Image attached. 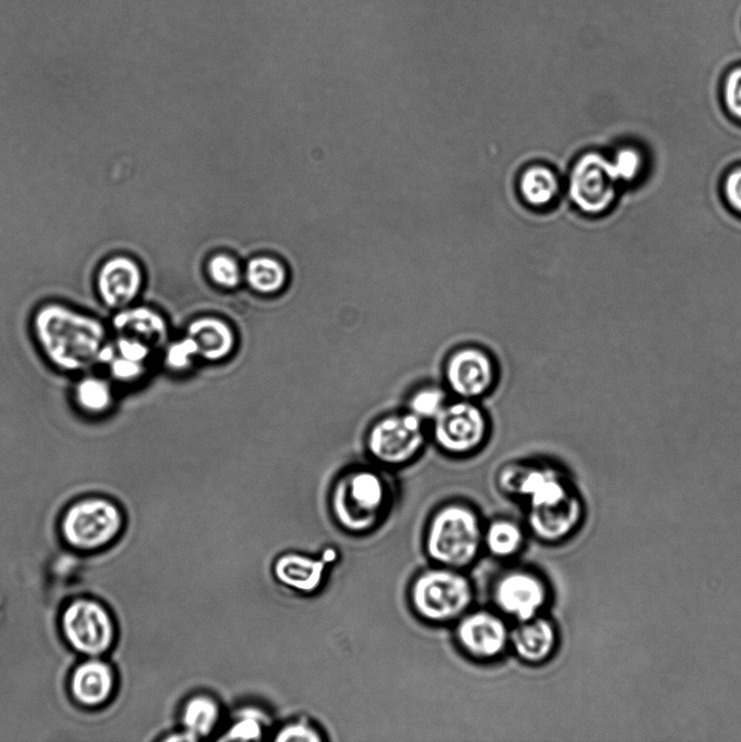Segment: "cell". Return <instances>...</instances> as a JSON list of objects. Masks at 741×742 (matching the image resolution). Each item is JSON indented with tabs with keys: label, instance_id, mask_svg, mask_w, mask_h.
I'll return each mask as SVG.
<instances>
[{
	"label": "cell",
	"instance_id": "20",
	"mask_svg": "<svg viewBox=\"0 0 741 742\" xmlns=\"http://www.w3.org/2000/svg\"><path fill=\"white\" fill-rule=\"evenodd\" d=\"M519 192L532 207H545L556 198L560 183L556 174L545 165H531L519 177Z\"/></svg>",
	"mask_w": 741,
	"mask_h": 742
},
{
	"label": "cell",
	"instance_id": "29",
	"mask_svg": "<svg viewBox=\"0 0 741 742\" xmlns=\"http://www.w3.org/2000/svg\"><path fill=\"white\" fill-rule=\"evenodd\" d=\"M613 161L621 183L633 181L641 174L644 165L642 153L635 147L620 148L615 153Z\"/></svg>",
	"mask_w": 741,
	"mask_h": 742
},
{
	"label": "cell",
	"instance_id": "14",
	"mask_svg": "<svg viewBox=\"0 0 741 742\" xmlns=\"http://www.w3.org/2000/svg\"><path fill=\"white\" fill-rule=\"evenodd\" d=\"M582 516V501L572 491L556 502L530 507L528 519L535 535L547 541H555L572 533Z\"/></svg>",
	"mask_w": 741,
	"mask_h": 742
},
{
	"label": "cell",
	"instance_id": "2",
	"mask_svg": "<svg viewBox=\"0 0 741 742\" xmlns=\"http://www.w3.org/2000/svg\"><path fill=\"white\" fill-rule=\"evenodd\" d=\"M482 541L479 519L469 507L450 504L432 517L427 531L429 556L450 568L468 565L477 556Z\"/></svg>",
	"mask_w": 741,
	"mask_h": 742
},
{
	"label": "cell",
	"instance_id": "24",
	"mask_svg": "<svg viewBox=\"0 0 741 742\" xmlns=\"http://www.w3.org/2000/svg\"><path fill=\"white\" fill-rule=\"evenodd\" d=\"M447 403V393L442 389L434 386L424 387L411 395L409 412L423 422L434 420Z\"/></svg>",
	"mask_w": 741,
	"mask_h": 742
},
{
	"label": "cell",
	"instance_id": "5",
	"mask_svg": "<svg viewBox=\"0 0 741 742\" xmlns=\"http://www.w3.org/2000/svg\"><path fill=\"white\" fill-rule=\"evenodd\" d=\"M619 183L621 180L613 159L598 152H587L570 171L568 191L580 211L595 215L613 204Z\"/></svg>",
	"mask_w": 741,
	"mask_h": 742
},
{
	"label": "cell",
	"instance_id": "11",
	"mask_svg": "<svg viewBox=\"0 0 741 742\" xmlns=\"http://www.w3.org/2000/svg\"><path fill=\"white\" fill-rule=\"evenodd\" d=\"M444 377L452 392L472 400L489 391L495 379V368L492 359L483 350L466 347L450 355Z\"/></svg>",
	"mask_w": 741,
	"mask_h": 742
},
{
	"label": "cell",
	"instance_id": "22",
	"mask_svg": "<svg viewBox=\"0 0 741 742\" xmlns=\"http://www.w3.org/2000/svg\"><path fill=\"white\" fill-rule=\"evenodd\" d=\"M246 277L254 290L262 293H272L278 291L284 286L286 272L276 260L261 256L249 262Z\"/></svg>",
	"mask_w": 741,
	"mask_h": 742
},
{
	"label": "cell",
	"instance_id": "9",
	"mask_svg": "<svg viewBox=\"0 0 741 742\" xmlns=\"http://www.w3.org/2000/svg\"><path fill=\"white\" fill-rule=\"evenodd\" d=\"M387 490L382 479L370 470H360L343 480L336 492V510L351 528L370 526L381 513Z\"/></svg>",
	"mask_w": 741,
	"mask_h": 742
},
{
	"label": "cell",
	"instance_id": "33",
	"mask_svg": "<svg viewBox=\"0 0 741 742\" xmlns=\"http://www.w3.org/2000/svg\"><path fill=\"white\" fill-rule=\"evenodd\" d=\"M229 734L233 740H255L260 735V726L252 719H244L237 724Z\"/></svg>",
	"mask_w": 741,
	"mask_h": 742
},
{
	"label": "cell",
	"instance_id": "13",
	"mask_svg": "<svg viewBox=\"0 0 741 742\" xmlns=\"http://www.w3.org/2000/svg\"><path fill=\"white\" fill-rule=\"evenodd\" d=\"M461 646L472 656L490 658L499 655L510 640L504 621L488 611L464 616L456 627Z\"/></svg>",
	"mask_w": 741,
	"mask_h": 742
},
{
	"label": "cell",
	"instance_id": "7",
	"mask_svg": "<svg viewBox=\"0 0 741 742\" xmlns=\"http://www.w3.org/2000/svg\"><path fill=\"white\" fill-rule=\"evenodd\" d=\"M483 412L470 400L448 402L434 419L437 444L451 454H467L476 450L487 436Z\"/></svg>",
	"mask_w": 741,
	"mask_h": 742
},
{
	"label": "cell",
	"instance_id": "26",
	"mask_svg": "<svg viewBox=\"0 0 741 742\" xmlns=\"http://www.w3.org/2000/svg\"><path fill=\"white\" fill-rule=\"evenodd\" d=\"M108 376L116 386H130L138 382L146 374L147 363L122 357L114 353L105 364Z\"/></svg>",
	"mask_w": 741,
	"mask_h": 742
},
{
	"label": "cell",
	"instance_id": "10",
	"mask_svg": "<svg viewBox=\"0 0 741 742\" xmlns=\"http://www.w3.org/2000/svg\"><path fill=\"white\" fill-rule=\"evenodd\" d=\"M143 286V272L136 259L127 253L108 255L93 276L96 294L102 305L113 312L135 303Z\"/></svg>",
	"mask_w": 741,
	"mask_h": 742
},
{
	"label": "cell",
	"instance_id": "1",
	"mask_svg": "<svg viewBox=\"0 0 741 742\" xmlns=\"http://www.w3.org/2000/svg\"><path fill=\"white\" fill-rule=\"evenodd\" d=\"M30 334L43 360L64 374L79 375L102 366L112 335L97 315L50 300L35 307Z\"/></svg>",
	"mask_w": 741,
	"mask_h": 742
},
{
	"label": "cell",
	"instance_id": "18",
	"mask_svg": "<svg viewBox=\"0 0 741 742\" xmlns=\"http://www.w3.org/2000/svg\"><path fill=\"white\" fill-rule=\"evenodd\" d=\"M515 653L524 661L538 663L553 651L556 633L553 625L544 618L535 617L522 624L510 633Z\"/></svg>",
	"mask_w": 741,
	"mask_h": 742
},
{
	"label": "cell",
	"instance_id": "32",
	"mask_svg": "<svg viewBox=\"0 0 741 742\" xmlns=\"http://www.w3.org/2000/svg\"><path fill=\"white\" fill-rule=\"evenodd\" d=\"M723 191L729 206L741 214V166L732 168L725 176Z\"/></svg>",
	"mask_w": 741,
	"mask_h": 742
},
{
	"label": "cell",
	"instance_id": "28",
	"mask_svg": "<svg viewBox=\"0 0 741 742\" xmlns=\"http://www.w3.org/2000/svg\"><path fill=\"white\" fill-rule=\"evenodd\" d=\"M112 345L115 354L142 363H147L153 351L146 341L122 334H113Z\"/></svg>",
	"mask_w": 741,
	"mask_h": 742
},
{
	"label": "cell",
	"instance_id": "21",
	"mask_svg": "<svg viewBox=\"0 0 741 742\" xmlns=\"http://www.w3.org/2000/svg\"><path fill=\"white\" fill-rule=\"evenodd\" d=\"M334 558L332 550H328L325 561L321 562L300 556H286L277 563V576L292 587L309 591L318 584L325 563Z\"/></svg>",
	"mask_w": 741,
	"mask_h": 742
},
{
	"label": "cell",
	"instance_id": "6",
	"mask_svg": "<svg viewBox=\"0 0 741 742\" xmlns=\"http://www.w3.org/2000/svg\"><path fill=\"white\" fill-rule=\"evenodd\" d=\"M61 626L70 645L87 655L105 652L114 638V625L100 603L79 599L70 603L62 614Z\"/></svg>",
	"mask_w": 741,
	"mask_h": 742
},
{
	"label": "cell",
	"instance_id": "19",
	"mask_svg": "<svg viewBox=\"0 0 741 742\" xmlns=\"http://www.w3.org/2000/svg\"><path fill=\"white\" fill-rule=\"evenodd\" d=\"M196 345L198 355L210 361H216L229 354L234 347V335L222 320L213 317H202L192 322L187 330Z\"/></svg>",
	"mask_w": 741,
	"mask_h": 742
},
{
	"label": "cell",
	"instance_id": "25",
	"mask_svg": "<svg viewBox=\"0 0 741 742\" xmlns=\"http://www.w3.org/2000/svg\"><path fill=\"white\" fill-rule=\"evenodd\" d=\"M218 718V708L208 697H196L190 701L185 710L186 725L198 734H208Z\"/></svg>",
	"mask_w": 741,
	"mask_h": 742
},
{
	"label": "cell",
	"instance_id": "30",
	"mask_svg": "<svg viewBox=\"0 0 741 742\" xmlns=\"http://www.w3.org/2000/svg\"><path fill=\"white\" fill-rule=\"evenodd\" d=\"M723 100L729 114L741 122V65L727 72L723 81Z\"/></svg>",
	"mask_w": 741,
	"mask_h": 742
},
{
	"label": "cell",
	"instance_id": "16",
	"mask_svg": "<svg viewBox=\"0 0 741 742\" xmlns=\"http://www.w3.org/2000/svg\"><path fill=\"white\" fill-rule=\"evenodd\" d=\"M113 334L139 338L153 349L166 340V323L161 314L147 305L131 304L113 312L110 323Z\"/></svg>",
	"mask_w": 741,
	"mask_h": 742
},
{
	"label": "cell",
	"instance_id": "23",
	"mask_svg": "<svg viewBox=\"0 0 741 742\" xmlns=\"http://www.w3.org/2000/svg\"><path fill=\"white\" fill-rule=\"evenodd\" d=\"M524 535L513 521L499 519L487 529L485 542L489 551L500 557L515 554L522 546Z\"/></svg>",
	"mask_w": 741,
	"mask_h": 742
},
{
	"label": "cell",
	"instance_id": "4",
	"mask_svg": "<svg viewBox=\"0 0 741 742\" xmlns=\"http://www.w3.org/2000/svg\"><path fill=\"white\" fill-rule=\"evenodd\" d=\"M472 599L468 579L450 567L422 573L411 588L413 607L430 621H449L461 616Z\"/></svg>",
	"mask_w": 741,
	"mask_h": 742
},
{
	"label": "cell",
	"instance_id": "34",
	"mask_svg": "<svg viewBox=\"0 0 741 742\" xmlns=\"http://www.w3.org/2000/svg\"><path fill=\"white\" fill-rule=\"evenodd\" d=\"M277 740H281V741H286V740L315 741V740H319V738L314 734V731H312L307 727L299 724L297 726H290V727L286 728L284 731H281V733L277 738Z\"/></svg>",
	"mask_w": 741,
	"mask_h": 742
},
{
	"label": "cell",
	"instance_id": "3",
	"mask_svg": "<svg viewBox=\"0 0 741 742\" xmlns=\"http://www.w3.org/2000/svg\"><path fill=\"white\" fill-rule=\"evenodd\" d=\"M123 526L120 506L103 495H86L71 503L61 519L64 539L78 550H95L111 542Z\"/></svg>",
	"mask_w": 741,
	"mask_h": 742
},
{
	"label": "cell",
	"instance_id": "27",
	"mask_svg": "<svg viewBox=\"0 0 741 742\" xmlns=\"http://www.w3.org/2000/svg\"><path fill=\"white\" fill-rule=\"evenodd\" d=\"M208 269L212 280L222 287L233 288L240 281L238 264L228 255L213 256L209 262Z\"/></svg>",
	"mask_w": 741,
	"mask_h": 742
},
{
	"label": "cell",
	"instance_id": "12",
	"mask_svg": "<svg viewBox=\"0 0 741 742\" xmlns=\"http://www.w3.org/2000/svg\"><path fill=\"white\" fill-rule=\"evenodd\" d=\"M493 598L505 614L526 621L537 617L547 601V589L542 580L528 571L513 570L503 575L495 583Z\"/></svg>",
	"mask_w": 741,
	"mask_h": 742
},
{
	"label": "cell",
	"instance_id": "8",
	"mask_svg": "<svg viewBox=\"0 0 741 742\" xmlns=\"http://www.w3.org/2000/svg\"><path fill=\"white\" fill-rule=\"evenodd\" d=\"M425 436L423 420L409 411L378 422L368 436V449L386 465H402L422 449Z\"/></svg>",
	"mask_w": 741,
	"mask_h": 742
},
{
	"label": "cell",
	"instance_id": "15",
	"mask_svg": "<svg viewBox=\"0 0 741 742\" xmlns=\"http://www.w3.org/2000/svg\"><path fill=\"white\" fill-rule=\"evenodd\" d=\"M116 385L110 377L92 370L77 375L71 390L75 408L90 418L109 415L117 401Z\"/></svg>",
	"mask_w": 741,
	"mask_h": 742
},
{
	"label": "cell",
	"instance_id": "31",
	"mask_svg": "<svg viewBox=\"0 0 741 742\" xmlns=\"http://www.w3.org/2000/svg\"><path fill=\"white\" fill-rule=\"evenodd\" d=\"M194 355H198L197 345L191 338L186 336L167 348L165 362L173 369H184L190 365Z\"/></svg>",
	"mask_w": 741,
	"mask_h": 742
},
{
	"label": "cell",
	"instance_id": "17",
	"mask_svg": "<svg viewBox=\"0 0 741 742\" xmlns=\"http://www.w3.org/2000/svg\"><path fill=\"white\" fill-rule=\"evenodd\" d=\"M114 674L111 666L99 659L79 664L71 677L73 696L85 706H98L112 694Z\"/></svg>",
	"mask_w": 741,
	"mask_h": 742
}]
</instances>
